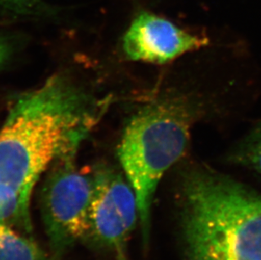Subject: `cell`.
Returning a JSON list of instances; mask_svg holds the SVG:
<instances>
[{"label":"cell","mask_w":261,"mask_h":260,"mask_svg":"<svg viewBox=\"0 0 261 260\" xmlns=\"http://www.w3.org/2000/svg\"><path fill=\"white\" fill-rule=\"evenodd\" d=\"M95 109L63 75L15 100L0 128V222L32 233L36 184L67 145L87 136L96 123Z\"/></svg>","instance_id":"cell-1"},{"label":"cell","mask_w":261,"mask_h":260,"mask_svg":"<svg viewBox=\"0 0 261 260\" xmlns=\"http://www.w3.org/2000/svg\"><path fill=\"white\" fill-rule=\"evenodd\" d=\"M182 260H261V194L211 169H188L177 195Z\"/></svg>","instance_id":"cell-2"},{"label":"cell","mask_w":261,"mask_h":260,"mask_svg":"<svg viewBox=\"0 0 261 260\" xmlns=\"http://www.w3.org/2000/svg\"><path fill=\"white\" fill-rule=\"evenodd\" d=\"M195 106L181 96L144 107L123 130L118 157L136 194L144 246L150 240L151 206L163 175L185 154L195 123Z\"/></svg>","instance_id":"cell-3"},{"label":"cell","mask_w":261,"mask_h":260,"mask_svg":"<svg viewBox=\"0 0 261 260\" xmlns=\"http://www.w3.org/2000/svg\"><path fill=\"white\" fill-rule=\"evenodd\" d=\"M84 138H76L59 153L42 188V220L55 258L88 236L93 171L81 169L75 161Z\"/></svg>","instance_id":"cell-4"},{"label":"cell","mask_w":261,"mask_h":260,"mask_svg":"<svg viewBox=\"0 0 261 260\" xmlns=\"http://www.w3.org/2000/svg\"><path fill=\"white\" fill-rule=\"evenodd\" d=\"M87 238L128 260L126 245L139 218L137 199L126 177L109 167L93 170Z\"/></svg>","instance_id":"cell-5"},{"label":"cell","mask_w":261,"mask_h":260,"mask_svg":"<svg viewBox=\"0 0 261 260\" xmlns=\"http://www.w3.org/2000/svg\"><path fill=\"white\" fill-rule=\"evenodd\" d=\"M209 44L206 37L191 34L169 20L142 12L123 37V49L132 61L163 64Z\"/></svg>","instance_id":"cell-6"},{"label":"cell","mask_w":261,"mask_h":260,"mask_svg":"<svg viewBox=\"0 0 261 260\" xmlns=\"http://www.w3.org/2000/svg\"><path fill=\"white\" fill-rule=\"evenodd\" d=\"M0 260H46V255L32 238L0 222Z\"/></svg>","instance_id":"cell-7"},{"label":"cell","mask_w":261,"mask_h":260,"mask_svg":"<svg viewBox=\"0 0 261 260\" xmlns=\"http://www.w3.org/2000/svg\"><path fill=\"white\" fill-rule=\"evenodd\" d=\"M229 160L261 175V121L236 145Z\"/></svg>","instance_id":"cell-8"},{"label":"cell","mask_w":261,"mask_h":260,"mask_svg":"<svg viewBox=\"0 0 261 260\" xmlns=\"http://www.w3.org/2000/svg\"><path fill=\"white\" fill-rule=\"evenodd\" d=\"M0 8L20 15H38L48 10L42 0H0Z\"/></svg>","instance_id":"cell-9"},{"label":"cell","mask_w":261,"mask_h":260,"mask_svg":"<svg viewBox=\"0 0 261 260\" xmlns=\"http://www.w3.org/2000/svg\"><path fill=\"white\" fill-rule=\"evenodd\" d=\"M10 45L6 42L4 37L0 36V68L5 64L8 58L10 56Z\"/></svg>","instance_id":"cell-10"}]
</instances>
